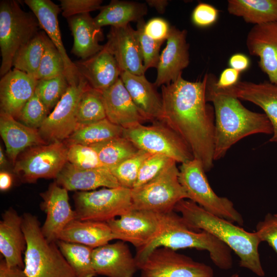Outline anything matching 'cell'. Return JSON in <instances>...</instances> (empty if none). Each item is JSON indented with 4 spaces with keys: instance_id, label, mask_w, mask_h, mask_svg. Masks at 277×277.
<instances>
[{
    "instance_id": "6da1fadb",
    "label": "cell",
    "mask_w": 277,
    "mask_h": 277,
    "mask_svg": "<svg viewBox=\"0 0 277 277\" xmlns=\"http://www.w3.org/2000/svg\"><path fill=\"white\" fill-rule=\"evenodd\" d=\"M208 78L206 74L202 81L190 82L181 74L161 88V122L184 141L206 172L213 166L215 140L214 110L206 96Z\"/></svg>"
},
{
    "instance_id": "7a4b0ae2",
    "label": "cell",
    "mask_w": 277,
    "mask_h": 277,
    "mask_svg": "<svg viewBox=\"0 0 277 277\" xmlns=\"http://www.w3.org/2000/svg\"><path fill=\"white\" fill-rule=\"evenodd\" d=\"M206 96L214 110V161L223 157L232 145L245 137L273 134L272 125L264 113L250 111L239 99L216 89L211 74H208Z\"/></svg>"
},
{
    "instance_id": "3957f363",
    "label": "cell",
    "mask_w": 277,
    "mask_h": 277,
    "mask_svg": "<svg viewBox=\"0 0 277 277\" xmlns=\"http://www.w3.org/2000/svg\"><path fill=\"white\" fill-rule=\"evenodd\" d=\"M174 211L181 214L191 229L205 231L225 244L238 256L241 267L259 276L265 275L259 252L262 241L255 232H248L233 223L208 212L189 199L179 202Z\"/></svg>"
},
{
    "instance_id": "277c9868",
    "label": "cell",
    "mask_w": 277,
    "mask_h": 277,
    "mask_svg": "<svg viewBox=\"0 0 277 277\" xmlns=\"http://www.w3.org/2000/svg\"><path fill=\"white\" fill-rule=\"evenodd\" d=\"M159 247L174 250L187 248L206 250L212 262L220 269L228 270L232 267V250L229 247L205 231L191 229L174 210L163 213L161 229L156 236L147 245L136 250L134 257L138 268Z\"/></svg>"
},
{
    "instance_id": "5b68a950",
    "label": "cell",
    "mask_w": 277,
    "mask_h": 277,
    "mask_svg": "<svg viewBox=\"0 0 277 277\" xmlns=\"http://www.w3.org/2000/svg\"><path fill=\"white\" fill-rule=\"evenodd\" d=\"M22 227L26 240L24 270L27 277H76L56 242H49L43 235L36 216L24 213Z\"/></svg>"
},
{
    "instance_id": "8992f818",
    "label": "cell",
    "mask_w": 277,
    "mask_h": 277,
    "mask_svg": "<svg viewBox=\"0 0 277 277\" xmlns=\"http://www.w3.org/2000/svg\"><path fill=\"white\" fill-rule=\"evenodd\" d=\"M41 28L34 14L23 10L18 2H0V75L4 76L12 67L17 51L31 39Z\"/></svg>"
},
{
    "instance_id": "52a82bcc",
    "label": "cell",
    "mask_w": 277,
    "mask_h": 277,
    "mask_svg": "<svg viewBox=\"0 0 277 277\" xmlns=\"http://www.w3.org/2000/svg\"><path fill=\"white\" fill-rule=\"evenodd\" d=\"M179 175V169L173 161L152 180L131 189L132 209L158 213L173 211L179 202L188 199Z\"/></svg>"
},
{
    "instance_id": "ba28073f",
    "label": "cell",
    "mask_w": 277,
    "mask_h": 277,
    "mask_svg": "<svg viewBox=\"0 0 277 277\" xmlns=\"http://www.w3.org/2000/svg\"><path fill=\"white\" fill-rule=\"evenodd\" d=\"M201 162L195 159L181 164L180 183L188 199L220 217L242 225L244 220L228 198L217 195L211 187Z\"/></svg>"
},
{
    "instance_id": "9c48e42d",
    "label": "cell",
    "mask_w": 277,
    "mask_h": 277,
    "mask_svg": "<svg viewBox=\"0 0 277 277\" xmlns=\"http://www.w3.org/2000/svg\"><path fill=\"white\" fill-rule=\"evenodd\" d=\"M122 136L139 150L151 154L165 155L181 164L193 159L184 141L164 122L155 121L151 125L138 124L123 128Z\"/></svg>"
},
{
    "instance_id": "30bf717a",
    "label": "cell",
    "mask_w": 277,
    "mask_h": 277,
    "mask_svg": "<svg viewBox=\"0 0 277 277\" xmlns=\"http://www.w3.org/2000/svg\"><path fill=\"white\" fill-rule=\"evenodd\" d=\"M73 200L80 220L107 222L132 209V190L121 186L76 192Z\"/></svg>"
},
{
    "instance_id": "8fae6325",
    "label": "cell",
    "mask_w": 277,
    "mask_h": 277,
    "mask_svg": "<svg viewBox=\"0 0 277 277\" xmlns=\"http://www.w3.org/2000/svg\"><path fill=\"white\" fill-rule=\"evenodd\" d=\"M68 147L55 142L29 148L17 157L13 171L22 182L35 183L39 179H56L67 162Z\"/></svg>"
},
{
    "instance_id": "7c38bea8",
    "label": "cell",
    "mask_w": 277,
    "mask_h": 277,
    "mask_svg": "<svg viewBox=\"0 0 277 277\" xmlns=\"http://www.w3.org/2000/svg\"><path fill=\"white\" fill-rule=\"evenodd\" d=\"M138 270L141 277H214L210 266L166 247L153 250Z\"/></svg>"
},
{
    "instance_id": "4fadbf2b",
    "label": "cell",
    "mask_w": 277,
    "mask_h": 277,
    "mask_svg": "<svg viewBox=\"0 0 277 277\" xmlns=\"http://www.w3.org/2000/svg\"><path fill=\"white\" fill-rule=\"evenodd\" d=\"M89 85L81 75L77 84L69 85L38 129L41 136L46 143L63 142L75 130L78 126L76 120L78 103Z\"/></svg>"
},
{
    "instance_id": "5bb4252c",
    "label": "cell",
    "mask_w": 277,
    "mask_h": 277,
    "mask_svg": "<svg viewBox=\"0 0 277 277\" xmlns=\"http://www.w3.org/2000/svg\"><path fill=\"white\" fill-rule=\"evenodd\" d=\"M163 213L132 209L106 222L115 239L132 244L137 249L150 243L160 230Z\"/></svg>"
},
{
    "instance_id": "9a60e30c",
    "label": "cell",
    "mask_w": 277,
    "mask_h": 277,
    "mask_svg": "<svg viewBox=\"0 0 277 277\" xmlns=\"http://www.w3.org/2000/svg\"><path fill=\"white\" fill-rule=\"evenodd\" d=\"M40 195L43 199L41 208L46 214L41 226L42 234L49 242H56L66 226L76 219V212L70 205L68 190L56 182Z\"/></svg>"
},
{
    "instance_id": "2e32d148",
    "label": "cell",
    "mask_w": 277,
    "mask_h": 277,
    "mask_svg": "<svg viewBox=\"0 0 277 277\" xmlns=\"http://www.w3.org/2000/svg\"><path fill=\"white\" fill-rule=\"evenodd\" d=\"M104 46L113 55L122 72L144 75L146 71L137 31L130 24L121 27H111Z\"/></svg>"
},
{
    "instance_id": "e0dca14e",
    "label": "cell",
    "mask_w": 277,
    "mask_h": 277,
    "mask_svg": "<svg viewBox=\"0 0 277 277\" xmlns=\"http://www.w3.org/2000/svg\"><path fill=\"white\" fill-rule=\"evenodd\" d=\"M187 31L174 26L170 28L167 44L161 54L154 84L157 87L175 81L189 64Z\"/></svg>"
},
{
    "instance_id": "ac0fdd59",
    "label": "cell",
    "mask_w": 277,
    "mask_h": 277,
    "mask_svg": "<svg viewBox=\"0 0 277 277\" xmlns=\"http://www.w3.org/2000/svg\"><path fill=\"white\" fill-rule=\"evenodd\" d=\"M42 28L60 52L64 61L66 77L70 85L77 84L81 75L75 63L68 56L62 40L58 15L61 7L50 0H25Z\"/></svg>"
},
{
    "instance_id": "d6986e66",
    "label": "cell",
    "mask_w": 277,
    "mask_h": 277,
    "mask_svg": "<svg viewBox=\"0 0 277 277\" xmlns=\"http://www.w3.org/2000/svg\"><path fill=\"white\" fill-rule=\"evenodd\" d=\"M92 263L96 275L107 277H133L138 269L135 257L121 240L94 248Z\"/></svg>"
},
{
    "instance_id": "ffe728a7",
    "label": "cell",
    "mask_w": 277,
    "mask_h": 277,
    "mask_svg": "<svg viewBox=\"0 0 277 277\" xmlns=\"http://www.w3.org/2000/svg\"><path fill=\"white\" fill-rule=\"evenodd\" d=\"M246 45L251 55L259 57V67L269 82L277 85V22L254 25Z\"/></svg>"
},
{
    "instance_id": "44dd1931",
    "label": "cell",
    "mask_w": 277,
    "mask_h": 277,
    "mask_svg": "<svg viewBox=\"0 0 277 277\" xmlns=\"http://www.w3.org/2000/svg\"><path fill=\"white\" fill-rule=\"evenodd\" d=\"M102 94L106 118L113 124L127 128L149 121L134 104L120 77Z\"/></svg>"
},
{
    "instance_id": "7402d4cb",
    "label": "cell",
    "mask_w": 277,
    "mask_h": 277,
    "mask_svg": "<svg viewBox=\"0 0 277 277\" xmlns=\"http://www.w3.org/2000/svg\"><path fill=\"white\" fill-rule=\"evenodd\" d=\"M37 80L13 68L0 81L1 111L18 119L21 111L34 94Z\"/></svg>"
},
{
    "instance_id": "603a6c76",
    "label": "cell",
    "mask_w": 277,
    "mask_h": 277,
    "mask_svg": "<svg viewBox=\"0 0 277 277\" xmlns=\"http://www.w3.org/2000/svg\"><path fill=\"white\" fill-rule=\"evenodd\" d=\"M238 99L251 102L261 108L270 121L273 134L270 142L277 143V85L270 82L255 83L239 81L235 86L219 90Z\"/></svg>"
},
{
    "instance_id": "cb8c5ba5",
    "label": "cell",
    "mask_w": 277,
    "mask_h": 277,
    "mask_svg": "<svg viewBox=\"0 0 277 277\" xmlns=\"http://www.w3.org/2000/svg\"><path fill=\"white\" fill-rule=\"evenodd\" d=\"M55 182L68 191H87L101 187L116 188L121 186L110 169L106 167L82 169L68 162Z\"/></svg>"
},
{
    "instance_id": "d4e9b609",
    "label": "cell",
    "mask_w": 277,
    "mask_h": 277,
    "mask_svg": "<svg viewBox=\"0 0 277 277\" xmlns=\"http://www.w3.org/2000/svg\"><path fill=\"white\" fill-rule=\"evenodd\" d=\"M22 216L12 208L2 214L0 222V252L9 267L24 268L22 253L26 240L22 230Z\"/></svg>"
},
{
    "instance_id": "484cf974",
    "label": "cell",
    "mask_w": 277,
    "mask_h": 277,
    "mask_svg": "<svg viewBox=\"0 0 277 277\" xmlns=\"http://www.w3.org/2000/svg\"><path fill=\"white\" fill-rule=\"evenodd\" d=\"M74 63L90 86L101 92L113 85L122 72L114 57L105 46L93 56Z\"/></svg>"
},
{
    "instance_id": "4316f807",
    "label": "cell",
    "mask_w": 277,
    "mask_h": 277,
    "mask_svg": "<svg viewBox=\"0 0 277 277\" xmlns=\"http://www.w3.org/2000/svg\"><path fill=\"white\" fill-rule=\"evenodd\" d=\"M0 134L5 144L7 153L13 164L18 155L27 149L48 144L43 139L38 129L25 125L2 111Z\"/></svg>"
},
{
    "instance_id": "83f0119b",
    "label": "cell",
    "mask_w": 277,
    "mask_h": 277,
    "mask_svg": "<svg viewBox=\"0 0 277 277\" xmlns=\"http://www.w3.org/2000/svg\"><path fill=\"white\" fill-rule=\"evenodd\" d=\"M120 78L136 106L149 121H162L163 103L156 87L145 76L128 72H121Z\"/></svg>"
},
{
    "instance_id": "f1b7e54d",
    "label": "cell",
    "mask_w": 277,
    "mask_h": 277,
    "mask_svg": "<svg viewBox=\"0 0 277 277\" xmlns=\"http://www.w3.org/2000/svg\"><path fill=\"white\" fill-rule=\"evenodd\" d=\"M73 37L71 52L81 60L88 59L101 51L104 45L102 28L95 24L89 13L77 15L67 18Z\"/></svg>"
},
{
    "instance_id": "f546056e",
    "label": "cell",
    "mask_w": 277,
    "mask_h": 277,
    "mask_svg": "<svg viewBox=\"0 0 277 277\" xmlns=\"http://www.w3.org/2000/svg\"><path fill=\"white\" fill-rule=\"evenodd\" d=\"M115 240L106 222L75 219L62 231L58 240L82 244L92 248Z\"/></svg>"
},
{
    "instance_id": "4dcf8cb0",
    "label": "cell",
    "mask_w": 277,
    "mask_h": 277,
    "mask_svg": "<svg viewBox=\"0 0 277 277\" xmlns=\"http://www.w3.org/2000/svg\"><path fill=\"white\" fill-rule=\"evenodd\" d=\"M147 13V6L145 3L112 0L108 5L102 6L94 20L101 28L108 25L121 27L130 24L131 22H137Z\"/></svg>"
},
{
    "instance_id": "1f68e13d",
    "label": "cell",
    "mask_w": 277,
    "mask_h": 277,
    "mask_svg": "<svg viewBox=\"0 0 277 277\" xmlns=\"http://www.w3.org/2000/svg\"><path fill=\"white\" fill-rule=\"evenodd\" d=\"M227 11L254 25L277 22V0H229Z\"/></svg>"
},
{
    "instance_id": "d6a6232c",
    "label": "cell",
    "mask_w": 277,
    "mask_h": 277,
    "mask_svg": "<svg viewBox=\"0 0 277 277\" xmlns=\"http://www.w3.org/2000/svg\"><path fill=\"white\" fill-rule=\"evenodd\" d=\"M123 128L107 118L92 124L77 126L73 133L63 142L67 145L91 146L109 139L122 136Z\"/></svg>"
},
{
    "instance_id": "836d02e7",
    "label": "cell",
    "mask_w": 277,
    "mask_h": 277,
    "mask_svg": "<svg viewBox=\"0 0 277 277\" xmlns=\"http://www.w3.org/2000/svg\"><path fill=\"white\" fill-rule=\"evenodd\" d=\"M103 166L111 169L134 155L139 149L123 136L91 145Z\"/></svg>"
},
{
    "instance_id": "e575fe53",
    "label": "cell",
    "mask_w": 277,
    "mask_h": 277,
    "mask_svg": "<svg viewBox=\"0 0 277 277\" xmlns=\"http://www.w3.org/2000/svg\"><path fill=\"white\" fill-rule=\"evenodd\" d=\"M47 35L38 32L27 43L23 46L14 57L12 67L36 78L44 52Z\"/></svg>"
},
{
    "instance_id": "d590c367",
    "label": "cell",
    "mask_w": 277,
    "mask_h": 277,
    "mask_svg": "<svg viewBox=\"0 0 277 277\" xmlns=\"http://www.w3.org/2000/svg\"><path fill=\"white\" fill-rule=\"evenodd\" d=\"M56 243L76 277H94L93 266V248L77 243L57 240Z\"/></svg>"
},
{
    "instance_id": "8d00e7d4",
    "label": "cell",
    "mask_w": 277,
    "mask_h": 277,
    "mask_svg": "<svg viewBox=\"0 0 277 277\" xmlns=\"http://www.w3.org/2000/svg\"><path fill=\"white\" fill-rule=\"evenodd\" d=\"M106 118L102 92L89 85L81 95L77 107L78 126L98 122Z\"/></svg>"
},
{
    "instance_id": "74e56055",
    "label": "cell",
    "mask_w": 277,
    "mask_h": 277,
    "mask_svg": "<svg viewBox=\"0 0 277 277\" xmlns=\"http://www.w3.org/2000/svg\"><path fill=\"white\" fill-rule=\"evenodd\" d=\"M151 154L139 150L134 155L110 169L121 187L132 189L136 181L140 169Z\"/></svg>"
},
{
    "instance_id": "f35d334b",
    "label": "cell",
    "mask_w": 277,
    "mask_h": 277,
    "mask_svg": "<svg viewBox=\"0 0 277 277\" xmlns=\"http://www.w3.org/2000/svg\"><path fill=\"white\" fill-rule=\"evenodd\" d=\"M65 75L63 59L57 49L47 36L44 52L36 78L37 80H47Z\"/></svg>"
},
{
    "instance_id": "ab89813d",
    "label": "cell",
    "mask_w": 277,
    "mask_h": 277,
    "mask_svg": "<svg viewBox=\"0 0 277 277\" xmlns=\"http://www.w3.org/2000/svg\"><path fill=\"white\" fill-rule=\"evenodd\" d=\"M69 84L65 75L37 80L35 91L50 111L54 108L67 90Z\"/></svg>"
},
{
    "instance_id": "60d3db41",
    "label": "cell",
    "mask_w": 277,
    "mask_h": 277,
    "mask_svg": "<svg viewBox=\"0 0 277 277\" xmlns=\"http://www.w3.org/2000/svg\"><path fill=\"white\" fill-rule=\"evenodd\" d=\"M145 22L143 18L137 22L136 31L143 57L145 70L150 68H157L160 60V50L164 42L154 40L144 32Z\"/></svg>"
},
{
    "instance_id": "b9f144b4",
    "label": "cell",
    "mask_w": 277,
    "mask_h": 277,
    "mask_svg": "<svg viewBox=\"0 0 277 277\" xmlns=\"http://www.w3.org/2000/svg\"><path fill=\"white\" fill-rule=\"evenodd\" d=\"M49 111L35 91L23 108L18 119L25 125L38 130Z\"/></svg>"
},
{
    "instance_id": "7bdbcfd3",
    "label": "cell",
    "mask_w": 277,
    "mask_h": 277,
    "mask_svg": "<svg viewBox=\"0 0 277 277\" xmlns=\"http://www.w3.org/2000/svg\"><path fill=\"white\" fill-rule=\"evenodd\" d=\"M67 146V162L73 166L82 169L104 167L92 146L81 144H71Z\"/></svg>"
},
{
    "instance_id": "ee69618b",
    "label": "cell",
    "mask_w": 277,
    "mask_h": 277,
    "mask_svg": "<svg viewBox=\"0 0 277 277\" xmlns=\"http://www.w3.org/2000/svg\"><path fill=\"white\" fill-rule=\"evenodd\" d=\"M173 161L165 155L151 154L142 164L133 189L152 180Z\"/></svg>"
},
{
    "instance_id": "f6af8a7d",
    "label": "cell",
    "mask_w": 277,
    "mask_h": 277,
    "mask_svg": "<svg viewBox=\"0 0 277 277\" xmlns=\"http://www.w3.org/2000/svg\"><path fill=\"white\" fill-rule=\"evenodd\" d=\"M62 15L66 18L102 8V0H60Z\"/></svg>"
},
{
    "instance_id": "bcb514c9",
    "label": "cell",
    "mask_w": 277,
    "mask_h": 277,
    "mask_svg": "<svg viewBox=\"0 0 277 277\" xmlns=\"http://www.w3.org/2000/svg\"><path fill=\"white\" fill-rule=\"evenodd\" d=\"M262 242H266L277 254V216L267 213L256 226L255 231Z\"/></svg>"
},
{
    "instance_id": "7dc6e473",
    "label": "cell",
    "mask_w": 277,
    "mask_h": 277,
    "mask_svg": "<svg viewBox=\"0 0 277 277\" xmlns=\"http://www.w3.org/2000/svg\"><path fill=\"white\" fill-rule=\"evenodd\" d=\"M219 10L213 6L205 3H199L191 14L193 24L197 27L206 28L213 25L219 17Z\"/></svg>"
},
{
    "instance_id": "c3c4849f",
    "label": "cell",
    "mask_w": 277,
    "mask_h": 277,
    "mask_svg": "<svg viewBox=\"0 0 277 277\" xmlns=\"http://www.w3.org/2000/svg\"><path fill=\"white\" fill-rule=\"evenodd\" d=\"M170 28L165 19L161 17H154L145 23L144 32L154 40L164 42L169 36Z\"/></svg>"
},
{
    "instance_id": "681fc988",
    "label": "cell",
    "mask_w": 277,
    "mask_h": 277,
    "mask_svg": "<svg viewBox=\"0 0 277 277\" xmlns=\"http://www.w3.org/2000/svg\"><path fill=\"white\" fill-rule=\"evenodd\" d=\"M240 73L231 68L225 69L217 80L213 75L212 82L217 90H225L235 86L240 81Z\"/></svg>"
},
{
    "instance_id": "f907efd6",
    "label": "cell",
    "mask_w": 277,
    "mask_h": 277,
    "mask_svg": "<svg viewBox=\"0 0 277 277\" xmlns=\"http://www.w3.org/2000/svg\"><path fill=\"white\" fill-rule=\"evenodd\" d=\"M251 64L249 57L241 53H237L232 55L229 60L228 65L230 68L234 69L240 73L245 71Z\"/></svg>"
},
{
    "instance_id": "816d5d0a",
    "label": "cell",
    "mask_w": 277,
    "mask_h": 277,
    "mask_svg": "<svg viewBox=\"0 0 277 277\" xmlns=\"http://www.w3.org/2000/svg\"><path fill=\"white\" fill-rule=\"evenodd\" d=\"M0 277H27L23 268L9 267L4 259L0 262Z\"/></svg>"
},
{
    "instance_id": "f5cc1de1",
    "label": "cell",
    "mask_w": 277,
    "mask_h": 277,
    "mask_svg": "<svg viewBox=\"0 0 277 277\" xmlns=\"http://www.w3.org/2000/svg\"><path fill=\"white\" fill-rule=\"evenodd\" d=\"M12 175L8 172L1 171L0 172V189L1 191L8 190L12 184Z\"/></svg>"
},
{
    "instance_id": "db71d44e",
    "label": "cell",
    "mask_w": 277,
    "mask_h": 277,
    "mask_svg": "<svg viewBox=\"0 0 277 277\" xmlns=\"http://www.w3.org/2000/svg\"><path fill=\"white\" fill-rule=\"evenodd\" d=\"M146 2L149 6L154 8L160 13H164L168 3L166 0H147Z\"/></svg>"
},
{
    "instance_id": "11a10c76",
    "label": "cell",
    "mask_w": 277,
    "mask_h": 277,
    "mask_svg": "<svg viewBox=\"0 0 277 277\" xmlns=\"http://www.w3.org/2000/svg\"><path fill=\"white\" fill-rule=\"evenodd\" d=\"M7 163V161L4 153L2 146L0 147V166L1 168L5 167Z\"/></svg>"
},
{
    "instance_id": "9f6ffc18",
    "label": "cell",
    "mask_w": 277,
    "mask_h": 277,
    "mask_svg": "<svg viewBox=\"0 0 277 277\" xmlns=\"http://www.w3.org/2000/svg\"><path fill=\"white\" fill-rule=\"evenodd\" d=\"M229 277H239V275L238 273H234Z\"/></svg>"
},
{
    "instance_id": "6f0895ef",
    "label": "cell",
    "mask_w": 277,
    "mask_h": 277,
    "mask_svg": "<svg viewBox=\"0 0 277 277\" xmlns=\"http://www.w3.org/2000/svg\"><path fill=\"white\" fill-rule=\"evenodd\" d=\"M275 215L277 216V213H276Z\"/></svg>"
}]
</instances>
